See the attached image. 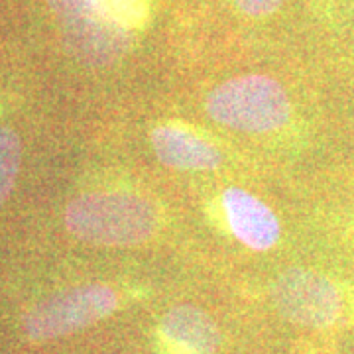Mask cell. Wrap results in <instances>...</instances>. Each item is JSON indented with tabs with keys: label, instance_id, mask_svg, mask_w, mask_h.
Here are the masks:
<instances>
[{
	"label": "cell",
	"instance_id": "7",
	"mask_svg": "<svg viewBox=\"0 0 354 354\" xmlns=\"http://www.w3.org/2000/svg\"><path fill=\"white\" fill-rule=\"evenodd\" d=\"M160 342L167 354H215L223 335L215 319L197 305H176L160 321Z\"/></svg>",
	"mask_w": 354,
	"mask_h": 354
},
{
	"label": "cell",
	"instance_id": "3",
	"mask_svg": "<svg viewBox=\"0 0 354 354\" xmlns=\"http://www.w3.org/2000/svg\"><path fill=\"white\" fill-rule=\"evenodd\" d=\"M281 317L305 329H333L354 321V291L309 268H290L272 286Z\"/></svg>",
	"mask_w": 354,
	"mask_h": 354
},
{
	"label": "cell",
	"instance_id": "9",
	"mask_svg": "<svg viewBox=\"0 0 354 354\" xmlns=\"http://www.w3.org/2000/svg\"><path fill=\"white\" fill-rule=\"evenodd\" d=\"M22 162L20 136L12 128L0 127V207L12 193Z\"/></svg>",
	"mask_w": 354,
	"mask_h": 354
},
{
	"label": "cell",
	"instance_id": "5",
	"mask_svg": "<svg viewBox=\"0 0 354 354\" xmlns=\"http://www.w3.org/2000/svg\"><path fill=\"white\" fill-rule=\"evenodd\" d=\"M118 293L102 283H87L57 291L36 304L24 317V335L46 342L97 325L118 309Z\"/></svg>",
	"mask_w": 354,
	"mask_h": 354
},
{
	"label": "cell",
	"instance_id": "10",
	"mask_svg": "<svg viewBox=\"0 0 354 354\" xmlns=\"http://www.w3.org/2000/svg\"><path fill=\"white\" fill-rule=\"evenodd\" d=\"M232 2L244 16L264 18V16L278 12L286 0H232Z\"/></svg>",
	"mask_w": 354,
	"mask_h": 354
},
{
	"label": "cell",
	"instance_id": "6",
	"mask_svg": "<svg viewBox=\"0 0 354 354\" xmlns=\"http://www.w3.org/2000/svg\"><path fill=\"white\" fill-rule=\"evenodd\" d=\"M223 209L228 227L239 241L254 252H266L279 241L281 228L276 213L242 187H228L223 193Z\"/></svg>",
	"mask_w": 354,
	"mask_h": 354
},
{
	"label": "cell",
	"instance_id": "4",
	"mask_svg": "<svg viewBox=\"0 0 354 354\" xmlns=\"http://www.w3.org/2000/svg\"><path fill=\"white\" fill-rule=\"evenodd\" d=\"M50 8L65 46L85 64H113L132 46V30L114 20L101 0H50Z\"/></svg>",
	"mask_w": 354,
	"mask_h": 354
},
{
	"label": "cell",
	"instance_id": "2",
	"mask_svg": "<svg viewBox=\"0 0 354 354\" xmlns=\"http://www.w3.org/2000/svg\"><path fill=\"white\" fill-rule=\"evenodd\" d=\"M205 113L218 127L246 134H266L291 120L288 91L274 77L242 75L228 79L205 99Z\"/></svg>",
	"mask_w": 354,
	"mask_h": 354
},
{
	"label": "cell",
	"instance_id": "1",
	"mask_svg": "<svg viewBox=\"0 0 354 354\" xmlns=\"http://www.w3.org/2000/svg\"><path fill=\"white\" fill-rule=\"evenodd\" d=\"M65 227L77 241L95 246H134L158 230L152 203L134 193L93 191L65 207Z\"/></svg>",
	"mask_w": 354,
	"mask_h": 354
},
{
	"label": "cell",
	"instance_id": "8",
	"mask_svg": "<svg viewBox=\"0 0 354 354\" xmlns=\"http://www.w3.org/2000/svg\"><path fill=\"white\" fill-rule=\"evenodd\" d=\"M153 153L171 169L213 171L223 164V153L201 136L179 127H158L152 130Z\"/></svg>",
	"mask_w": 354,
	"mask_h": 354
},
{
	"label": "cell",
	"instance_id": "11",
	"mask_svg": "<svg viewBox=\"0 0 354 354\" xmlns=\"http://www.w3.org/2000/svg\"><path fill=\"white\" fill-rule=\"evenodd\" d=\"M353 239H354V227H353Z\"/></svg>",
	"mask_w": 354,
	"mask_h": 354
}]
</instances>
